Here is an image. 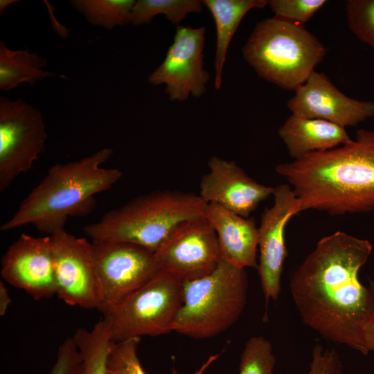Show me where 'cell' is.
Instances as JSON below:
<instances>
[{
	"label": "cell",
	"instance_id": "9c48e42d",
	"mask_svg": "<svg viewBox=\"0 0 374 374\" xmlns=\"http://www.w3.org/2000/svg\"><path fill=\"white\" fill-rule=\"evenodd\" d=\"M91 243L101 288L100 312L162 270L155 253L141 245L109 240H92Z\"/></svg>",
	"mask_w": 374,
	"mask_h": 374
},
{
	"label": "cell",
	"instance_id": "d4e9b609",
	"mask_svg": "<svg viewBox=\"0 0 374 374\" xmlns=\"http://www.w3.org/2000/svg\"><path fill=\"white\" fill-rule=\"evenodd\" d=\"M275 363L270 341L262 336L253 337L245 343L239 374H274Z\"/></svg>",
	"mask_w": 374,
	"mask_h": 374
},
{
	"label": "cell",
	"instance_id": "cb8c5ba5",
	"mask_svg": "<svg viewBox=\"0 0 374 374\" xmlns=\"http://www.w3.org/2000/svg\"><path fill=\"white\" fill-rule=\"evenodd\" d=\"M140 338L112 342L107 361L106 374H146L137 355ZM220 354L211 355L195 374H204ZM172 374H178L175 370Z\"/></svg>",
	"mask_w": 374,
	"mask_h": 374
},
{
	"label": "cell",
	"instance_id": "4fadbf2b",
	"mask_svg": "<svg viewBox=\"0 0 374 374\" xmlns=\"http://www.w3.org/2000/svg\"><path fill=\"white\" fill-rule=\"evenodd\" d=\"M272 196L273 205L265 209L258 227L260 258L257 269L266 303L278 298L287 255L285 229L290 218L299 214L297 198L290 185L276 186Z\"/></svg>",
	"mask_w": 374,
	"mask_h": 374
},
{
	"label": "cell",
	"instance_id": "5b68a950",
	"mask_svg": "<svg viewBox=\"0 0 374 374\" xmlns=\"http://www.w3.org/2000/svg\"><path fill=\"white\" fill-rule=\"evenodd\" d=\"M242 51L260 78L291 90L302 85L326 55L325 46L302 24L276 17L259 21Z\"/></svg>",
	"mask_w": 374,
	"mask_h": 374
},
{
	"label": "cell",
	"instance_id": "3957f363",
	"mask_svg": "<svg viewBox=\"0 0 374 374\" xmlns=\"http://www.w3.org/2000/svg\"><path fill=\"white\" fill-rule=\"evenodd\" d=\"M112 154L105 148L78 161L51 166L0 230L31 224L51 235L64 230L69 217L88 215L96 204L94 195L111 188L122 177L119 169L102 167Z\"/></svg>",
	"mask_w": 374,
	"mask_h": 374
},
{
	"label": "cell",
	"instance_id": "2e32d148",
	"mask_svg": "<svg viewBox=\"0 0 374 374\" xmlns=\"http://www.w3.org/2000/svg\"><path fill=\"white\" fill-rule=\"evenodd\" d=\"M208 166L199 195L207 204H216L249 217L260 202L273 195L274 187L258 183L233 161L213 156Z\"/></svg>",
	"mask_w": 374,
	"mask_h": 374
},
{
	"label": "cell",
	"instance_id": "1f68e13d",
	"mask_svg": "<svg viewBox=\"0 0 374 374\" xmlns=\"http://www.w3.org/2000/svg\"><path fill=\"white\" fill-rule=\"evenodd\" d=\"M19 2L18 0H0V15L2 16L6 9L12 3Z\"/></svg>",
	"mask_w": 374,
	"mask_h": 374
},
{
	"label": "cell",
	"instance_id": "4dcf8cb0",
	"mask_svg": "<svg viewBox=\"0 0 374 374\" xmlns=\"http://www.w3.org/2000/svg\"><path fill=\"white\" fill-rule=\"evenodd\" d=\"M11 303V297L4 283L0 281V316L6 314L9 305Z\"/></svg>",
	"mask_w": 374,
	"mask_h": 374
},
{
	"label": "cell",
	"instance_id": "d6986e66",
	"mask_svg": "<svg viewBox=\"0 0 374 374\" xmlns=\"http://www.w3.org/2000/svg\"><path fill=\"white\" fill-rule=\"evenodd\" d=\"M202 1L210 10L216 27L214 87L216 89H220L227 50L234 33L249 11L265 8L268 5V1L204 0Z\"/></svg>",
	"mask_w": 374,
	"mask_h": 374
},
{
	"label": "cell",
	"instance_id": "7402d4cb",
	"mask_svg": "<svg viewBox=\"0 0 374 374\" xmlns=\"http://www.w3.org/2000/svg\"><path fill=\"white\" fill-rule=\"evenodd\" d=\"M203 5V1L199 0H138L132 10L130 24L138 26L150 23L158 15H163L178 26L188 14L200 12Z\"/></svg>",
	"mask_w": 374,
	"mask_h": 374
},
{
	"label": "cell",
	"instance_id": "4316f807",
	"mask_svg": "<svg viewBox=\"0 0 374 374\" xmlns=\"http://www.w3.org/2000/svg\"><path fill=\"white\" fill-rule=\"evenodd\" d=\"M327 2L326 0H270L274 17L303 24L310 20Z\"/></svg>",
	"mask_w": 374,
	"mask_h": 374
},
{
	"label": "cell",
	"instance_id": "277c9868",
	"mask_svg": "<svg viewBox=\"0 0 374 374\" xmlns=\"http://www.w3.org/2000/svg\"><path fill=\"white\" fill-rule=\"evenodd\" d=\"M207 205L193 193L155 190L107 211L83 232L92 240L132 242L155 253L179 224L206 216Z\"/></svg>",
	"mask_w": 374,
	"mask_h": 374
},
{
	"label": "cell",
	"instance_id": "ffe728a7",
	"mask_svg": "<svg viewBox=\"0 0 374 374\" xmlns=\"http://www.w3.org/2000/svg\"><path fill=\"white\" fill-rule=\"evenodd\" d=\"M46 59L28 49L11 50L4 41L0 42V89L9 91L23 83L34 86L46 78L63 75L44 70Z\"/></svg>",
	"mask_w": 374,
	"mask_h": 374
},
{
	"label": "cell",
	"instance_id": "603a6c76",
	"mask_svg": "<svg viewBox=\"0 0 374 374\" xmlns=\"http://www.w3.org/2000/svg\"><path fill=\"white\" fill-rule=\"evenodd\" d=\"M134 0H71V4L91 24L108 30L130 24Z\"/></svg>",
	"mask_w": 374,
	"mask_h": 374
},
{
	"label": "cell",
	"instance_id": "7c38bea8",
	"mask_svg": "<svg viewBox=\"0 0 374 374\" xmlns=\"http://www.w3.org/2000/svg\"><path fill=\"white\" fill-rule=\"evenodd\" d=\"M206 28L178 25L162 63L148 76L153 86L166 84L171 101L201 97L210 75L204 67Z\"/></svg>",
	"mask_w": 374,
	"mask_h": 374
},
{
	"label": "cell",
	"instance_id": "f546056e",
	"mask_svg": "<svg viewBox=\"0 0 374 374\" xmlns=\"http://www.w3.org/2000/svg\"><path fill=\"white\" fill-rule=\"evenodd\" d=\"M372 284L374 290V282L372 281ZM364 341L367 353L374 350V308L364 330Z\"/></svg>",
	"mask_w": 374,
	"mask_h": 374
},
{
	"label": "cell",
	"instance_id": "ac0fdd59",
	"mask_svg": "<svg viewBox=\"0 0 374 374\" xmlns=\"http://www.w3.org/2000/svg\"><path fill=\"white\" fill-rule=\"evenodd\" d=\"M278 134L294 160L312 152L335 148L352 140L344 127L294 114L285 121Z\"/></svg>",
	"mask_w": 374,
	"mask_h": 374
},
{
	"label": "cell",
	"instance_id": "484cf974",
	"mask_svg": "<svg viewBox=\"0 0 374 374\" xmlns=\"http://www.w3.org/2000/svg\"><path fill=\"white\" fill-rule=\"evenodd\" d=\"M346 16L351 32L362 42L374 48V0H348Z\"/></svg>",
	"mask_w": 374,
	"mask_h": 374
},
{
	"label": "cell",
	"instance_id": "f1b7e54d",
	"mask_svg": "<svg viewBox=\"0 0 374 374\" xmlns=\"http://www.w3.org/2000/svg\"><path fill=\"white\" fill-rule=\"evenodd\" d=\"M308 374H344L337 352L317 344L312 350V361Z\"/></svg>",
	"mask_w": 374,
	"mask_h": 374
},
{
	"label": "cell",
	"instance_id": "5bb4252c",
	"mask_svg": "<svg viewBox=\"0 0 374 374\" xmlns=\"http://www.w3.org/2000/svg\"><path fill=\"white\" fill-rule=\"evenodd\" d=\"M1 265L2 278L34 299L56 295L51 235L21 234L2 256Z\"/></svg>",
	"mask_w": 374,
	"mask_h": 374
},
{
	"label": "cell",
	"instance_id": "52a82bcc",
	"mask_svg": "<svg viewBox=\"0 0 374 374\" xmlns=\"http://www.w3.org/2000/svg\"><path fill=\"white\" fill-rule=\"evenodd\" d=\"M181 280L161 270L150 280L101 312L113 342L172 332L183 302Z\"/></svg>",
	"mask_w": 374,
	"mask_h": 374
},
{
	"label": "cell",
	"instance_id": "30bf717a",
	"mask_svg": "<svg viewBox=\"0 0 374 374\" xmlns=\"http://www.w3.org/2000/svg\"><path fill=\"white\" fill-rule=\"evenodd\" d=\"M56 295L71 306L99 310L101 288L96 269L92 243L65 230L51 235Z\"/></svg>",
	"mask_w": 374,
	"mask_h": 374
},
{
	"label": "cell",
	"instance_id": "e0dca14e",
	"mask_svg": "<svg viewBox=\"0 0 374 374\" xmlns=\"http://www.w3.org/2000/svg\"><path fill=\"white\" fill-rule=\"evenodd\" d=\"M206 217L214 228L221 258L240 268L258 269V228L253 217H244L213 203Z\"/></svg>",
	"mask_w": 374,
	"mask_h": 374
},
{
	"label": "cell",
	"instance_id": "44dd1931",
	"mask_svg": "<svg viewBox=\"0 0 374 374\" xmlns=\"http://www.w3.org/2000/svg\"><path fill=\"white\" fill-rule=\"evenodd\" d=\"M82 358V374H106L112 344L107 323L101 319L89 330L78 328L72 336Z\"/></svg>",
	"mask_w": 374,
	"mask_h": 374
},
{
	"label": "cell",
	"instance_id": "9a60e30c",
	"mask_svg": "<svg viewBox=\"0 0 374 374\" xmlns=\"http://www.w3.org/2000/svg\"><path fill=\"white\" fill-rule=\"evenodd\" d=\"M292 114L327 121L341 127L355 126L374 117V103L350 98L323 73L314 71L287 101Z\"/></svg>",
	"mask_w": 374,
	"mask_h": 374
},
{
	"label": "cell",
	"instance_id": "8992f818",
	"mask_svg": "<svg viewBox=\"0 0 374 374\" xmlns=\"http://www.w3.org/2000/svg\"><path fill=\"white\" fill-rule=\"evenodd\" d=\"M247 288L245 269L221 258L208 275L183 283V302L172 332L206 339L226 330L244 309Z\"/></svg>",
	"mask_w": 374,
	"mask_h": 374
},
{
	"label": "cell",
	"instance_id": "83f0119b",
	"mask_svg": "<svg viewBox=\"0 0 374 374\" xmlns=\"http://www.w3.org/2000/svg\"><path fill=\"white\" fill-rule=\"evenodd\" d=\"M49 374H82V358L73 337L66 338L60 344Z\"/></svg>",
	"mask_w": 374,
	"mask_h": 374
},
{
	"label": "cell",
	"instance_id": "8fae6325",
	"mask_svg": "<svg viewBox=\"0 0 374 374\" xmlns=\"http://www.w3.org/2000/svg\"><path fill=\"white\" fill-rule=\"evenodd\" d=\"M155 256L162 270L182 282L208 275L221 260L216 232L206 216L179 224Z\"/></svg>",
	"mask_w": 374,
	"mask_h": 374
},
{
	"label": "cell",
	"instance_id": "ba28073f",
	"mask_svg": "<svg viewBox=\"0 0 374 374\" xmlns=\"http://www.w3.org/2000/svg\"><path fill=\"white\" fill-rule=\"evenodd\" d=\"M44 118L30 103L0 98V191L28 173L45 150Z\"/></svg>",
	"mask_w": 374,
	"mask_h": 374
},
{
	"label": "cell",
	"instance_id": "6da1fadb",
	"mask_svg": "<svg viewBox=\"0 0 374 374\" xmlns=\"http://www.w3.org/2000/svg\"><path fill=\"white\" fill-rule=\"evenodd\" d=\"M372 244L342 231L320 239L294 273L290 292L303 322L323 337L364 355V330L374 308V290L359 271Z\"/></svg>",
	"mask_w": 374,
	"mask_h": 374
},
{
	"label": "cell",
	"instance_id": "7a4b0ae2",
	"mask_svg": "<svg viewBox=\"0 0 374 374\" xmlns=\"http://www.w3.org/2000/svg\"><path fill=\"white\" fill-rule=\"evenodd\" d=\"M294 192L299 213L330 215L374 209V130L359 129L355 140L277 165Z\"/></svg>",
	"mask_w": 374,
	"mask_h": 374
}]
</instances>
